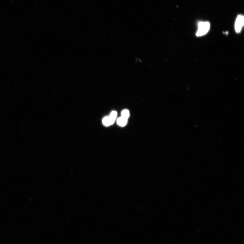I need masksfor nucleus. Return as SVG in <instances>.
Wrapping results in <instances>:
<instances>
[{
    "label": "nucleus",
    "mask_w": 244,
    "mask_h": 244,
    "mask_svg": "<svg viewBox=\"0 0 244 244\" xmlns=\"http://www.w3.org/2000/svg\"><path fill=\"white\" fill-rule=\"evenodd\" d=\"M121 116L127 119L130 116V113L128 110H124L122 112Z\"/></svg>",
    "instance_id": "nucleus-6"
},
{
    "label": "nucleus",
    "mask_w": 244,
    "mask_h": 244,
    "mask_svg": "<svg viewBox=\"0 0 244 244\" xmlns=\"http://www.w3.org/2000/svg\"><path fill=\"white\" fill-rule=\"evenodd\" d=\"M117 116V112L115 111H113L111 112V114H110L109 116L113 124L114 123Z\"/></svg>",
    "instance_id": "nucleus-5"
},
{
    "label": "nucleus",
    "mask_w": 244,
    "mask_h": 244,
    "mask_svg": "<svg viewBox=\"0 0 244 244\" xmlns=\"http://www.w3.org/2000/svg\"><path fill=\"white\" fill-rule=\"evenodd\" d=\"M103 123L104 125L106 126H108L113 124L109 116H107L104 118L103 120Z\"/></svg>",
    "instance_id": "nucleus-4"
},
{
    "label": "nucleus",
    "mask_w": 244,
    "mask_h": 244,
    "mask_svg": "<svg viewBox=\"0 0 244 244\" xmlns=\"http://www.w3.org/2000/svg\"><path fill=\"white\" fill-rule=\"evenodd\" d=\"M244 18L243 15H240L237 17L235 24V29L237 33L240 32L243 26Z\"/></svg>",
    "instance_id": "nucleus-2"
},
{
    "label": "nucleus",
    "mask_w": 244,
    "mask_h": 244,
    "mask_svg": "<svg viewBox=\"0 0 244 244\" xmlns=\"http://www.w3.org/2000/svg\"><path fill=\"white\" fill-rule=\"evenodd\" d=\"M127 119L121 117L117 119V123L118 125L121 127H124L127 124Z\"/></svg>",
    "instance_id": "nucleus-3"
},
{
    "label": "nucleus",
    "mask_w": 244,
    "mask_h": 244,
    "mask_svg": "<svg viewBox=\"0 0 244 244\" xmlns=\"http://www.w3.org/2000/svg\"><path fill=\"white\" fill-rule=\"evenodd\" d=\"M210 24L208 22H200L198 23V29L196 33L197 36H202L206 35L208 32Z\"/></svg>",
    "instance_id": "nucleus-1"
}]
</instances>
